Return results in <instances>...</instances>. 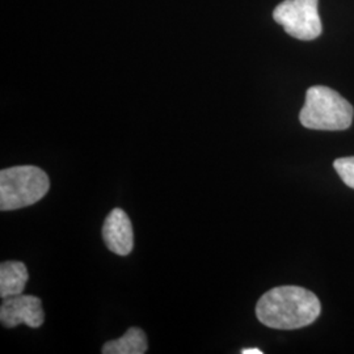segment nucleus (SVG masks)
<instances>
[{
	"instance_id": "obj_5",
	"label": "nucleus",
	"mask_w": 354,
	"mask_h": 354,
	"mask_svg": "<svg viewBox=\"0 0 354 354\" xmlns=\"http://www.w3.org/2000/svg\"><path fill=\"white\" fill-rule=\"evenodd\" d=\"M0 322L6 328H13L20 324L38 328L45 322L42 302L35 295L24 294L4 298L0 307Z\"/></svg>"
},
{
	"instance_id": "obj_8",
	"label": "nucleus",
	"mask_w": 354,
	"mask_h": 354,
	"mask_svg": "<svg viewBox=\"0 0 354 354\" xmlns=\"http://www.w3.org/2000/svg\"><path fill=\"white\" fill-rule=\"evenodd\" d=\"M104 354H143L147 352V336L140 328L131 327L124 336L102 346Z\"/></svg>"
},
{
	"instance_id": "obj_2",
	"label": "nucleus",
	"mask_w": 354,
	"mask_h": 354,
	"mask_svg": "<svg viewBox=\"0 0 354 354\" xmlns=\"http://www.w3.org/2000/svg\"><path fill=\"white\" fill-rule=\"evenodd\" d=\"M353 115V106L340 93L326 86H314L306 92L299 121L307 129L337 131L351 127Z\"/></svg>"
},
{
	"instance_id": "obj_9",
	"label": "nucleus",
	"mask_w": 354,
	"mask_h": 354,
	"mask_svg": "<svg viewBox=\"0 0 354 354\" xmlns=\"http://www.w3.org/2000/svg\"><path fill=\"white\" fill-rule=\"evenodd\" d=\"M333 167H335L336 172L339 174V176L342 177V181L349 188L354 189V156L336 159Z\"/></svg>"
},
{
	"instance_id": "obj_10",
	"label": "nucleus",
	"mask_w": 354,
	"mask_h": 354,
	"mask_svg": "<svg viewBox=\"0 0 354 354\" xmlns=\"http://www.w3.org/2000/svg\"><path fill=\"white\" fill-rule=\"evenodd\" d=\"M241 354H263V351L259 348H250V349H243Z\"/></svg>"
},
{
	"instance_id": "obj_3",
	"label": "nucleus",
	"mask_w": 354,
	"mask_h": 354,
	"mask_svg": "<svg viewBox=\"0 0 354 354\" xmlns=\"http://www.w3.org/2000/svg\"><path fill=\"white\" fill-rule=\"evenodd\" d=\"M50 189L49 176L35 165H17L0 172V209H23L42 200Z\"/></svg>"
},
{
	"instance_id": "obj_6",
	"label": "nucleus",
	"mask_w": 354,
	"mask_h": 354,
	"mask_svg": "<svg viewBox=\"0 0 354 354\" xmlns=\"http://www.w3.org/2000/svg\"><path fill=\"white\" fill-rule=\"evenodd\" d=\"M102 239L111 252L127 256L134 248V234L130 218L122 209H113L104 222Z\"/></svg>"
},
{
	"instance_id": "obj_4",
	"label": "nucleus",
	"mask_w": 354,
	"mask_h": 354,
	"mask_svg": "<svg viewBox=\"0 0 354 354\" xmlns=\"http://www.w3.org/2000/svg\"><path fill=\"white\" fill-rule=\"evenodd\" d=\"M319 0H285L273 11V19L291 37L311 41L322 35Z\"/></svg>"
},
{
	"instance_id": "obj_1",
	"label": "nucleus",
	"mask_w": 354,
	"mask_h": 354,
	"mask_svg": "<svg viewBox=\"0 0 354 354\" xmlns=\"http://www.w3.org/2000/svg\"><path fill=\"white\" fill-rule=\"evenodd\" d=\"M322 304L317 295L299 286H279L266 292L256 306L257 319L269 328L298 329L317 320Z\"/></svg>"
},
{
	"instance_id": "obj_7",
	"label": "nucleus",
	"mask_w": 354,
	"mask_h": 354,
	"mask_svg": "<svg viewBox=\"0 0 354 354\" xmlns=\"http://www.w3.org/2000/svg\"><path fill=\"white\" fill-rule=\"evenodd\" d=\"M29 279L26 266L20 261H6L0 266V297L20 295Z\"/></svg>"
}]
</instances>
